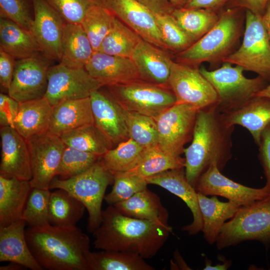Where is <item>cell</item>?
Wrapping results in <instances>:
<instances>
[{
    "label": "cell",
    "instance_id": "1",
    "mask_svg": "<svg viewBox=\"0 0 270 270\" xmlns=\"http://www.w3.org/2000/svg\"><path fill=\"white\" fill-rule=\"evenodd\" d=\"M172 232L168 221L149 220L122 214L114 206L102 210L92 232L96 249L118 250L148 258L155 256Z\"/></svg>",
    "mask_w": 270,
    "mask_h": 270
},
{
    "label": "cell",
    "instance_id": "2",
    "mask_svg": "<svg viewBox=\"0 0 270 270\" xmlns=\"http://www.w3.org/2000/svg\"><path fill=\"white\" fill-rule=\"evenodd\" d=\"M234 129L223 120L218 106L198 110L192 142L184 150L186 176L194 187L212 164L222 171L231 158Z\"/></svg>",
    "mask_w": 270,
    "mask_h": 270
},
{
    "label": "cell",
    "instance_id": "3",
    "mask_svg": "<svg viewBox=\"0 0 270 270\" xmlns=\"http://www.w3.org/2000/svg\"><path fill=\"white\" fill-rule=\"evenodd\" d=\"M26 238L43 270H89L90 240L76 226H30L26 230Z\"/></svg>",
    "mask_w": 270,
    "mask_h": 270
},
{
    "label": "cell",
    "instance_id": "4",
    "mask_svg": "<svg viewBox=\"0 0 270 270\" xmlns=\"http://www.w3.org/2000/svg\"><path fill=\"white\" fill-rule=\"evenodd\" d=\"M242 8H230L219 15L215 25L186 50L178 53L176 62L198 67L204 62H216L232 53L241 34Z\"/></svg>",
    "mask_w": 270,
    "mask_h": 270
},
{
    "label": "cell",
    "instance_id": "5",
    "mask_svg": "<svg viewBox=\"0 0 270 270\" xmlns=\"http://www.w3.org/2000/svg\"><path fill=\"white\" fill-rule=\"evenodd\" d=\"M114 182L113 175L100 159L84 172L68 179L55 176L50 189H62L79 200L88 214L87 229L92 233L100 225L102 204L108 186Z\"/></svg>",
    "mask_w": 270,
    "mask_h": 270
},
{
    "label": "cell",
    "instance_id": "6",
    "mask_svg": "<svg viewBox=\"0 0 270 270\" xmlns=\"http://www.w3.org/2000/svg\"><path fill=\"white\" fill-rule=\"evenodd\" d=\"M246 240L270 247V198L242 206L222 226L216 244L222 250Z\"/></svg>",
    "mask_w": 270,
    "mask_h": 270
},
{
    "label": "cell",
    "instance_id": "7",
    "mask_svg": "<svg viewBox=\"0 0 270 270\" xmlns=\"http://www.w3.org/2000/svg\"><path fill=\"white\" fill-rule=\"evenodd\" d=\"M224 62L221 67L212 70L204 67L199 68L201 74L209 81L216 91L220 112L235 108L256 96L265 87V80L260 76L254 78H246L244 68L233 66Z\"/></svg>",
    "mask_w": 270,
    "mask_h": 270
},
{
    "label": "cell",
    "instance_id": "8",
    "mask_svg": "<svg viewBox=\"0 0 270 270\" xmlns=\"http://www.w3.org/2000/svg\"><path fill=\"white\" fill-rule=\"evenodd\" d=\"M222 62L239 66L265 80H270V40L261 15L246 10L242 43Z\"/></svg>",
    "mask_w": 270,
    "mask_h": 270
},
{
    "label": "cell",
    "instance_id": "9",
    "mask_svg": "<svg viewBox=\"0 0 270 270\" xmlns=\"http://www.w3.org/2000/svg\"><path fill=\"white\" fill-rule=\"evenodd\" d=\"M106 86L124 110L154 118L176 102L174 94L169 88L140 80Z\"/></svg>",
    "mask_w": 270,
    "mask_h": 270
},
{
    "label": "cell",
    "instance_id": "10",
    "mask_svg": "<svg viewBox=\"0 0 270 270\" xmlns=\"http://www.w3.org/2000/svg\"><path fill=\"white\" fill-rule=\"evenodd\" d=\"M168 84L176 96V104L191 105L199 110L218 105L216 91L198 67L172 60Z\"/></svg>",
    "mask_w": 270,
    "mask_h": 270
},
{
    "label": "cell",
    "instance_id": "11",
    "mask_svg": "<svg viewBox=\"0 0 270 270\" xmlns=\"http://www.w3.org/2000/svg\"><path fill=\"white\" fill-rule=\"evenodd\" d=\"M199 110L191 105L176 104L155 118L158 147L170 155L180 156L184 145L192 138Z\"/></svg>",
    "mask_w": 270,
    "mask_h": 270
},
{
    "label": "cell",
    "instance_id": "12",
    "mask_svg": "<svg viewBox=\"0 0 270 270\" xmlns=\"http://www.w3.org/2000/svg\"><path fill=\"white\" fill-rule=\"evenodd\" d=\"M102 86L85 68H72L59 63L48 70L44 98L54 106L65 101L89 98Z\"/></svg>",
    "mask_w": 270,
    "mask_h": 270
},
{
    "label": "cell",
    "instance_id": "13",
    "mask_svg": "<svg viewBox=\"0 0 270 270\" xmlns=\"http://www.w3.org/2000/svg\"><path fill=\"white\" fill-rule=\"evenodd\" d=\"M30 156L32 188L50 189L66 146L60 138L50 132L27 140Z\"/></svg>",
    "mask_w": 270,
    "mask_h": 270
},
{
    "label": "cell",
    "instance_id": "14",
    "mask_svg": "<svg viewBox=\"0 0 270 270\" xmlns=\"http://www.w3.org/2000/svg\"><path fill=\"white\" fill-rule=\"evenodd\" d=\"M50 60L42 53L17 60L8 94L20 102L44 98Z\"/></svg>",
    "mask_w": 270,
    "mask_h": 270
},
{
    "label": "cell",
    "instance_id": "15",
    "mask_svg": "<svg viewBox=\"0 0 270 270\" xmlns=\"http://www.w3.org/2000/svg\"><path fill=\"white\" fill-rule=\"evenodd\" d=\"M194 188L206 196H222L242 206L270 198V188L267 184L256 188L235 182L223 175L215 163L200 176Z\"/></svg>",
    "mask_w": 270,
    "mask_h": 270
},
{
    "label": "cell",
    "instance_id": "16",
    "mask_svg": "<svg viewBox=\"0 0 270 270\" xmlns=\"http://www.w3.org/2000/svg\"><path fill=\"white\" fill-rule=\"evenodd\" d=\"M34 18L30 32L42 54L50 60L60 59V46L66 22L46 0H32Z\"/></svg>",
    "mask_w": 270,
    "mask_h": 270
},
{
    "label": "cell",
    "instance_id": "17",
    "mask_svg": "<svg viewBox=\"0 0 270 270\" xmlns=\"http://www.w3.org/2000/svg\"><path fill=\"white\" fill-rule=\"evenodd\" d=\"M104 6L142 39L164 50L167 48L158 27L154 13L136 0H102Z\"/></svg>",
    "mask_w": 270,
    "mask_h": 270
},
{
    "label": "cell",
    "instance_id": "18",
    "mask_svg": "<svg viewBox=\"0 0 270 270\" xmlns=\"http://www.w3.org/2000/svg\"><path fill=\"white\" fill-rule=\"evenodd\" d=\"M90 98L94 124L112 146L128 139L124 110L110 93L99 89Z\"/></svg>",
    "mask_w": 270,
    "mask_h": 270
},
{
    "label": "cell",
    "instance_id": "19",
    "mask_svg": "<svg viewBox=\"0 0 270 270\" xmlns=\"http://www.w3.org/2000/svg\"><path fill=\"white\" fill-rule=\"evenodd\" d=\"M0 175L30 181L32 172L27 140L11 126L0 128Z\"/></svg>",
    "mask_w": 270,
    "mask_h": 270
},
{
    "label": "cell",
    "instance_id": "20",
    "mask_svg": "<svg viewBox=\"0 0 270 270\" xmlns=\"http://www.w3.org/2000/svg\"><path fill=\"white\" fill-rule=\"evenodd\" d=\"M148 184H156L166 190L180 198L190 209L192 222L182 228L189 234L194 235L202 231V218L200 210L198 192L187 180L184 168L168 170L146 178Z\"/></svg>",
    "mask_w": 270,
    "mask_h": 270
},
{
    "label": "cell",
    "instance_id": "21",
    "mask_svg": "<svg viewBox=\"0 0 270 270\" xmlns=\"http://www.w3.org/2000/svg\"><path fill=\"white\" fill-rule=\"evenodd\" d=\"M84 68L103 86L124 84L140 80L136 64L130 58L94 52Z\"/></svg>",
    "mask_w": 270,
    "mask_h": 270
},
{
    "label": "cell",
    "instance_id": "22",
    "mask_svg": "<svg viewBox=\"0 0 270 270\" xmlns=\"http://www.w3.org/2000/svg\"><path fill=\"white\" fill-rule=\"evenodd\" d=\"M131 58L136 64L141 80L169 88L168 82L172 60L166 50L142 39Z\"/></svg>",
    "mask_w": 270,
    "mask_h": 270
},
{
    "label": "cell",
    "instance_id": "23",
    "mask_svg": "<svg viewBox=\"0 0 270 270\" xmlns=\"http://www.w3.org/2000/svg\"><path fill=\"white\" fill-rule=\"evenodd\" d=\"M221 114L228 125H240L248 130L258 146L263 130L270 124V98L255 96L241 106Z\"/></svg>",
    "mask_w": 270,
    "mask_h": 270
},
{
    "label": "cell",
    "instance_id": "24",
    "mask_svg": "<svg viewBox=\"0 0 270 270\" xmlns=\"http://www.w3.org/2000/svg\"><path fill=\"white\" fill-rule=\"evenodd\" d=\"M26 224L21 218L0 227V262H14L32 270H42L27 243L24 229Z\"/></svg>",
    "mask_w": 270,
    "mask_h": 270
},
{
    "label": "cell",
    "instance_id": "25",
    "mask_svg": "<svg viewBox=\"0 0 270 270\" xmlns=\"http://www.w3.org/2000/svg\"><path fill=\"white\" fill-rule=\"evenodd\" d=\"M32 188L28 180L0 175V227L22 218Z\"/></svg>",
    "mask_w": 270,
    "mask_h": 270
},
{
    "label": "cell",
    "instance_id": "26",
    "mask_svg": "<svg viewBox=\"0 0 270 270\" xmlns=\"http://www.w3.org/2000/svg\"><path fill=\"white\" fill-rule=\"evenodd\" d=\"M48 132L60 136L85 125L94 124L90 98L70 100L52 106Z\"/></svg>",
    "mask_w": 270,
    "mask_h": 270
},
{
    "label": "cell",
    "instance_id": "27",
    "mask_svg": "<svg viewBox=\"0 0 270 270\" xmlns=\"http://www.w3.org/2000/svg\"><path fill=\"white\" fill-rule=\"evenodd\" d=\"M52 108L44 97L20 102L14 128L26 140L48 132Z\"/></svg>",
    "mask_w": 270,
    "mask_h": 270
},
{
    "label": "cell",
    "instance_id": "28",
    "mask_svg": "<svg viewBox=\"0 0 270 270\" xmlns=\"http://www.w3.org/2000/svg\"><path fill=\"white\" fill-rule=\"evenodd\" d=\"M198 200L202 218L204 238L210 244L216 243L222 226L231 218L242 206L240 202L228 200L220 202L216 196L208 198L198 192Z\"/></svg>",
    "mask_w": 270,
    "mask_h": 270
},
{
    "label": "cell",
    "instance_id": "29",
    "mask_svg": "<svg viewBox=\"0 0 270 270\" xmlns=\"http://www.w3.org/2000/svg\"><path fill=\"white\" fill-rule=\"evenodd\" d=\"M93 53L91 43L81 25L66 22L60 63L72 68H84Z\"/></svg>",
    "mask_w": 270,
    "mask_h": 270
},
{
    "label": "cell",
    "instance_id": "30",
    "mask_svg": "<svg viewBox=\"0 0 270 270\" xmlns=\"http://www.w3.org/2000/svg\"><path fill=\"white\" fill-rule=\"evenodd\" d=\"M0 50L20 60L42 54L32 32L8 19L0 18Z\"/></svg>",
    "mask_w": 270,
    "mask_h": 270
},
{
    "label": "cell",
    "instance_id": "31",
    "mask_svg": "<svg viewBox=\"0 0 270 270\" xmlns=\"http://www.w3.org/2000/svg\"><path fill=\"white\" fill-rule=\"evenodd\" d=\"M114 206L122 214L149 220L168 221V213L159 196L147 188Z\"/></svg>",
    "mask_w": 270,
    "mask_h": 270
},
{
    "label": "cell",
    "instance_id": "32",
    "mask_svg": "<svg viewBox=\"0 0 270 270\" xmlns=\"http://www.w3.org/2000/svg\"><path fill=\"white\" fill-rule=\"evenodd\" d=\"M86 207L67 191L58 188L50 192L48 223L56 226H74L82 218Z\"/></svg>",
    "mask_w": 270,
    "mask_h": 270
},
{
    "label": "cell",
    "instance_id": "33",
    "mask_svg": "<svg viewBox=\"0 0 270 270\" xmlns=\"http://www.w3.org/2000/svg\"><path fill=\"white\" fill-rule=\"evenodd\" d=\"M89 270H154L138 254L118 250L92 252L88 258Z\"/></svg>",
    "mask_w": 270,
    "mask_h": 270
},
{
    "label": "cell",
    "instance_id": "34",
    "mask_svg": "<svg viewBox=\"0 0 270 270\" xmlns=\"http://www.w3.org/2000/svg\"><path fill=\"white\" fill-rule=\"evenodd\" d=\"M146 149L129 138L109 150L100 160L114 176L134 168L142 160Z\"/></svg>",
    "mask_w": 270,
    "mask_h": 270
},
{
    "label": "cell",
    "instance_id": "35",
    "mask_svg": "<svg viewBox=\"0 0 270 270\" xmlns=\"http://www.w3.org/2000/svg\"><path fill=\"white\" fill-rule=\"evenodd\" d=\"M171 15L194 42L207 33L217 22L219 15L204 8H174Z\"/></svg>",
    "mask_w": 270,
    "mask_h": 270
},
{
    "label": "cell",
    "instance_id": "36",
    "mask_svg": "<svg viewBox=\"0 0 270 270\" xmlns=\"http://www.w3.org/2000/svg\"><path fill=\"white\" fill-rule=\"evenodd\" d=\"M60 138L66 146L101 156L113 146L94 124L69 131Z\"/></svg>",
    "mask_w": 270,
    "mask_h": 270
},
{
    "label": "cell",
    "instance_id": "37",
    "mask_svg": "<svg viewBox=\"0 0 270 270\" xmlns=\"http://www.w3.org/2000/svg\"><path fill=\"white\" fill-rule=\"evenodd\" d=\"M142 39L116 17L112 28L102 40L97 52L132 58L136 48Z\"/></svg>",
    "mask_w": 270,
    "mask_h": 270
},
{
    "label": "cell",
    "instance_id": "38",
    "mask_svg": "<svg viewBox=\"0 0 270 270\" xmlns=\"http://www.w3.org/2000/svg\"><path fill=\"white\" fill-rule=\"evenodd\" d=\"M116 16L102 5L91 8L80 24L86 33L94 52L98 51L102 40L112 28Z\"/></svg>",
    "mask_w": 270,
    "mask_h": 270
},
{
    "label": "cell",
    "instance_id": "39",
    "mask_svg": "<svg viewBox=\"0 0 270 270\" xmlns=\"http://www.w3.org/2000/svg\"><path fill=\"white\" fill-rule=\"evenodd\" d=\"M184 158L170 155L157 145L147 148L137 166L124 174L146 178L168 170L184 168Z\"/></svg>",
    "mask_w": 270,
    "mask_h": 270
},
{
    "label": "cell",
    "instance_id": "40",
    "mask_svg": "<svg viewBox=\"0 0 270 270\" xmlns=\"http://www.w3.org/2000/svg\"><path fill=\"white\" fill-rule=\"evenodd\" d=\"M129 138L146 148L158 145V134L154 118L124 110Z\"/></svg>",
    "mask_w": 270,
    "mask_h": 270
},
{
    "label": "cell",
    "instance_id": "41",
    "mask_svg": "<svg viewBox=\"0 0 270 270\" xmlns=\"http://www.w3.org/2000/svg\"><path fill=\"white\" fill-rule=\"evenodd\" d=\"M101 158L98 154L66 146L56 176L64 180L74 177L86 170Z\"/></svg>",
    "mask_w": 270,
    "mask_h": 270
},
{
    "label": "cell",
    "instance_id": "42",
    "mask_svg": "<svg viewBox=\"0 0 270 270\" xmlns=\"http://www.w3.org/2000/svg\"><path fill=\"white\" fill-rule=\"evenodd\" d=\"M154 14L158 27L167 50L178 54L192 44L194 42L179 26L171 14Z\"/></svg>",
    "mask_w": 270,
    "mask_h": 270
},
{
    "label": "cell",
    "instance_id": "43",
    "mask_svg": "<svg viewBox=\"0 0 270 270\" xmlns=\"http://www.w3.org/2000/svg\"><path fill=\"white\" fill-rule=\"evenodd\" d=\"M50 189L32 188L22 218L31 227L48 224Z\"/></svg>",
    "mask_w": 270,
    "mask_h": 270
},
{
    "label": "cell",
    "instance_id": "44",
    "mask_svg": "<svg viewBox=\"0 0 270 270\" xmlns=\"http://www.w3.org/2000/svg\"><path fill=\"white\" fill-rule=\"evenodd\" d=\"M112 190L105 195L104 200L109 206L126 200L138 192L147 188L146 178L119 173L114 176Z\"/></svg>",
    "mask_w": 270,
    "mask_h": 270
},
{
    "label": "cell",
    "instance_id": "45",
    "mask_svg": "<svg viewBox=\"0 0 270 270\" xmlns=\"http://www.w3.org/2000/svg\"><path fill=\"white\" fill-rule=\"evenodd\" d=\"M68 23L80 24L92 6L102 5V0H46Z\"/></svg>",
    "mask_w": 270,
    "mask_h": 270
},
{
    "label": "cell",
    "instance_id": "46",
    "mask_svg": "<svg viewBox=\"0 0 270 270\" xmlns=\"http://www.w3.org/2000/svg\"><path fill=\"white\" fill-rule=\"evenodd\" d=\"M32 0H0V18L10 20L30 32L34 17Z\"/></svg>",
    "mask_w": 270,
    "mask_h": 270
},
{
    "label": "cell",
    "instance_id": "47",
    "mask_svg": "<svg viewBox=\"0 0 270 270\" xmlns=\"http://www.w3.org/2000/svg\"><path fill=\"white\" fill-rule=\"evenodd\" d=\"M20 102L4 93L0 94V126H11L16 120Z\"/></svg>",
    "mask_w": 270,
    "mask_h": 270
},
{
    "label": "cell",
    "instance_id": "48",
    "mask_svg": "<svg viewBox=\"0 0 270 270\" xmlns=\"http://www.w3.org/2000/svg\"><path fill=\"white\" fill-rule=\"evenodd\" d=\"M16 60L0 50V86L2 90L8 92L12 80Z\"/></svg>",
    "mask_w": 270,
    "mask_h": 270
},
{
    "label": "cell",
    "instance_id": "49",
    "mask_svg": "<svg viewBox=\"0 0 270 270\" xmlns=\"http://www.w3.org/2000/svg\"><path fill=\"white\" fill-rule=\"evenodd\" d=\"M259 146L258 158L270 188V124L263 130Z\"/></svg>",
    "mask_w": 270,
    "mask_h": 270
},
{
    "label": "cell",
    "instance_id": "50",
    "mask_svg": "<svg viewBox=\"0 0 270 270\" xmlns=\"http://www.w3.org/2000/svg\"><path fill=\"white\" fill-rule=\"evenodd\" d=\"M269 0H229L228 6L230 8L245 9L251 12L262 15L266 5Z\"/></svg>",
    "mask_w": 270,
    "mask_h": 270
},
{
    "label": "cell",
    "instance_id": "51",
    "mask_svg": "<svg viewBox=\"0 0 270 270\" xmlns=\"http://www.w3.org/2000/svg\"><path fill=\"white\" fill-rule=\"evenodd\" d=\"M148 8L154 13L171 14L175 8L166 0H136Z\"/></svg>",
    "mask_w": 270,
    "mask_h": 270
},
{
    "label": "cell",
    "instance_id": "52",
    "mask_svg": "<svg viewBox=\"0 0 270 270\" xmlns=\"http://www.w3.org/2000/svg\"><path fill=\"white\" fill-rule=\"evenodd\" d=\"M229 0H189L184 8H204L214 11L220 8Z\"/></svg>",
    "mask_w": 270,
    "mask_h": 270
},
{
    "label": "cell",
    "instance_id": "53",
    "mask_svg": "<svg viewBox=\"0 0 270 270\" xmlns=\"http://www.w3.org/2000/svg\"><path fill=\"white\" fill-rule=\"evenodd\" d=\"M222 260V263H218L216 266L211 265L210 263V260L206 259L205 262V267L204 270H228L232 265L230 260H226L224 256H219Z\"/></svg>",
    "mask_w": 270,
    "mask_h": 270
},
{
    "label": "cell",
    "instance_id": "54",
    "mask_svg": "<svg viewBox=\"0 0 270 270\" xmlns=\"http://www.w3.org/2000/svg\"><path fill=\"white\" fill-rule=\"evenodd\" d=\"M262 19L270 40V0L268 1L262 15Z\"/></svg>",
    "mask_w": 270,
    "mask_h": 270
},
{
    "label": "cell",
    "instance_id": "55",
    "mask_svg": "<svg viewBox=\"0 0 270 270\" xmlns=\"http://www.w3.org/2000/svg\"><path fill=\"white\" fill-rule=\"evenodd\" d=\"M26 268L24 266L14 262H10L6 265L0 266V270H22Z\"/></svg>",
    "mask_w": 270,
    "mask_h": 270
},
{
    "label": "cell",
    "instance_id": "56",
    "mask_svg": "<svg viewBox=\"0 0 270 270\" xmlns=\"http://www.w3.org/2000/svg\"><path fill=\"white\" fill-rule=\"evenodd\" d=\"M174 8H184L189 0H166Z\"/></svg>",
    "mask_w": 270,
    "mask_h": 270
},
{
    "label": "cell",
    "instance_id": "57",
    "mask_svg": "<svg viewBox=\"0 0 270 270\" xmlns=\"http://www.w3.org/2000/svg\"><path fill=\"white\" fill-rule=\"evenodd\" d=\"M258 96H264L270 98V83L264 87L256 95Z\"/></svg>",
    "mask_w": 270,
    "mask_h": 270
}]
</instances>
